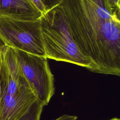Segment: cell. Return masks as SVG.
<instances>
[{
	"label": "cell",
	"instance_id": "obj_1",
	"mask_svg": "<svg viewBox=\"0 0 120 120\" xmlns=\"http://www.w3.org/2000/svg\"><path fill=\"white\" fill-rule=\"evenodd\" d=\"M73 38L91 72L120 75V10L107 0H61Z\"/></svg>",
	"mask_w": 120,
	"mask_h": 120
},
{
	"label": "cell",
	"instance_id": "obj_2",
	"mask_svg": "<svg viewBox=\"0 0 120 120\" xmlns=\"http://www.w3.org/2000/svg\"><path fill=\"white\" fill-rule=\"evenodd\" d=\"M45 57L92 69L91 63L75 41L62 7L59 4L40 18Z\"/></svg>",
	"mask_w": 120,
	"mask_h": 120
},
{
	"label": "cell",
	"instance_id": "obj_12",
	"mask_svg": "<svg viewBox=\"0 0 120 120\" xmlns=\"http://www.w3.org/2000/svg\"><path fill=\"white\" fill-rule=\"evenodd\" d=\"M109 120H120V119L118 118H112Z\"/></svg>",
	"mask_w": 120,
	"mask_h": 120
},
{
	"label": "cell",
	"instance_id": "obj_5",
	"mask_svg": "<svg viewBox=\"0 0 120 120\" xmlns=\"http://www.w3.org/2000/svg\"><path fill=\"white\" fill-rule=\"evenodd\" d=\"M41 13L29 0H0V16L20 20L39 19Z\"/></svg>",
	"mask_w": 120,
	"mask_h": 120
},
{
	"label": "cell",
	"instance_id": "obj_9",
	"mask_svg": "<svg viewBox=\"0 0 120 120\" xmlns=\"http://www.w3.org/2000/svg\"><path fill=\"white\" fill-rule=\"evenodd\" d=\"M110 6L114 9L120 10V0H107Z\"/></svg>",
	"mask_w": 120,
	"mask_h": 120
},
{
	"label": "cell",
	"instance_id": "obj_3",
	"mask_svg": "<svg viewBox=\"0 0 120 120\" xmlns=\"http://www.w3.org/2000/svg\"><path fill=\"white\" fill-rule=\"evenodd\" d=\"M0 41L14 50L46 58L40 18L20 20L0 16Z\"/></svg>",
	"mask_w": 120,
	"mask_h": 120
},
{
	"label": "cell",
	"instance_id": "obj_8",
	"mask_svg": "<svg viewBox=\"0 0 120 120\" xmlns=\"http://www.w3.org/2000/svg\"><path fill=\"white\" fill-rule=\"evenodd\" d=\"M31 4L43 15L46 11L41 0H29Z\"/></svg>",
	"mask_w": 120,
	"mask_h": 120
},
{
	"label": "cell",
	"instance_id": "obj_7",
	"mask_svg": "<svg viewBox=\"0 0 120 120\" xmlns=\"http://www.w3.org/2000/svg\"><path fill=\"white\" fill-rule=\"evenodd\" d=\"M46 11L60 4L61 0H41Z\"/></svg>",
	"mask_w": 120,
	"mask_h": 120
},
{
	"label": "cell",
	"instance_id": "obj_11",
	"mask_svg": "<svg viewBox=\"0 0 120 120\" xmlns=\"http://www.w3.org/2000/svg\"><path fill=\"white\" fill-rule=\"evenodd\" d=\"M1 55L0 52V120H1V81H0V68H1Z\"/></svg>",
	"mask_w": 120,
	"mask_h": 120
},
{
	"label": "cell",
	"instance_id": "obj_6",
	"mask_svg": "<svg viewBox=\"0 0 120 120\" xmlns=\"http://www.w3.org/2000/svg\"><path fill=\"white\" fill-rule=\"evenodd\" d=\"M43 106L36 100L19 120H40Z\"/></svg>",
	"mask_w": 120,
	"mask_h": 120
},
{
	"label": "cell",
	"instance_id": "obj_10",
	"mask_svg": "<svg viewBox=\"0 0 120 120\" xmlns=\"http://www.w3.org/2000/svg\"><path fill=\"white\" fill-rule=\"evenodd\" d=\"M77 117L76 116L64 114L54 120H77Z\"/></svg>",
	"mask_w": 120,
	"mask_h": 120
},
{
	"label": "cell",
	"instance_id": "obj_4",
	"mask_svg": "<svg viewBox=\"0 0 120 120\" xmlns=\"http://www.w3.org/2000/svg\"><path fill=\"white\" fill-rule=\"evenodd\" d=\"M15 51L20 69L37 100L43 106L47 105L55 91L53 75L47 58L18 50Z\"/></svg>",
	"mask_w": 120,
	"mask_h": 120
}]
</instances>
